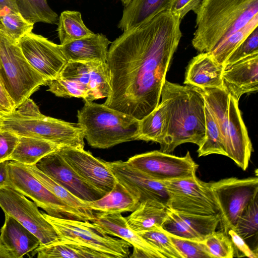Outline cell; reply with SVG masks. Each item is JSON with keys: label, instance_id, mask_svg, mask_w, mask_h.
Masks as SVG:
<instances>
[{"label": "cell", "instance_id": "83f0119b", "mask_svg": "<svg viewBox=\"0 0 258 258\" xmlns=\"http://www.w3.org/2000/svg\"><path fill=\"white\" fill-rule=\"evenodd\" d=\"M25 166L48 189L77 213L83 221L93 222L95 219V212L87 206L85 202L80 200L56 182L35 165Z\"/></svg>", "mask_w": 258, "mask_h": 258}, {"label": "cell", "instance_id": "277c9868", "mask_svg": "<svg viewBox=\"0 0 258 258\" xmlns=\"http://www.w3.org/2000/svg\"><path fill=\"white\" fill-rule=\"evenodd\" d=\"M0 115L1 130L10 131L18 136L46 140L59 147L84 149V131L80 123L43 114L30 98L11 113H0Z\"/></svg>", "mask_w": 258, "mask_h": 258}, {"label": "cell", "instance_id": "44dd1931", "mask_svg": "<svg viewBox=\"0 0 258 258\" xmlns=\"http://www.w3.org/2000/svg\"><path fill=\"white\" fill-rule=\"evenodd\" d=\"M94 226L102 233L117 237L128 242L134 249L146 253L149 258H164L154 248L129 227L121 213L95 212Z\"/></svg>", "mask_w": 258, "mask_h": 258}, {"label": "cell", "instance_id": "ffe728a7", "mask_svg": "<svg viewBox=\"0 0 258 258\" xmlns=\"http://www.w3.org/2000/svg\"><path fill=\"white\" fill-rule=\"evenodd\" d=\"M222 87L237 101L245 93L258 89V53L247 56L224 69Z\"/></svg>", "mask_w": 258, "mask_h": 258}, {"label": "cell", "instance_id": "484cf974", "mask_svg": "<svg viewBox=\"0 0 258 258\" xmlns=\"http://www.w3.org/2000/svg\"><path fill=\"white\" fill-rule=\"evenodd\" d=\"M94 212L111 214L133 212L140 202L119 182L117 181L109 192L102 198L91 202H85Z\"/></svg>", "mask_w": 258, "mask_h": 258}, {"label": "cell", "instance_id": "8992f818", "mask_svg": "<svg viewBox=\"0 0 258 258\" xmlns=\"http://www.w3.org/2000/svg\"><path fill=\"white\" fill-rule=\"evenodd\" d=\"M77 117L84 138L92 148L108 149L138 140L139 120L104 104L85 102Z\"/></svg>", "mask_w": 258, "mask_h": 258}, {"label": "cell", "instance_id": "2e32d148", "mask_svg": "<svg viewBox=\"0 0 258 258\" xmlns=\"http://www.w3.org/2000/svg\"><path fill=\"white\" fill-rule=\"evenodd\" d=\"M117 180L139 202L154 200L167 207L168 191L162 182L133 168L126 161L106 162Z\"/></svg>", "mask_w": 258, "mask_h": 258}, {"label": "cell", "instance_id": "52a82bcc", "mask_svg": "<svg viewBox=\"0 0 258 258\" xmlns=\"http://www.w3.org/2000/svg\"><path fill=\"white\" fill-rule=\"evenodd\" d=\"M0 78L15 109L48 82L29 64L17 43L6 34L1 24Z\"/></svg>", "mask_w": 258, "mask_h": 258}, {"label": "cell", "instance_id": "d6a6232c", "mask_svg": "<svg viewBox=\"0 0 258 258\" xmlns=\"http://www.w3.org/2000/svg\"><path fill=\"white\" fill-rule=\"evenodd\" d=\"M258 15L248 23L219 42L209 54L218 63L224 66L232 52L241 44L250 33L257 27Z\"/></svg>", "mask_w": 258, "mask_h": 258}, {"label": "cell", "instance_id": "8fae6325", "mask_svg": "<svg viewBox=\"0 0 258 258\" xmlns=\"http://www.w3.org/2000/svg\"><path fill=\"white\" fill-rule=\"evenodd\" d=\"M0 207L20 223L40 240L43 246L58 240L53 226L45 219L38 206L14 188H0Z\"/></svg>", "mask_w": 258, "mask_h": 258}, {"label": "cell", "instance_id": "ba28073f", "mask_svg": "<svg viewBox=\"0 0 258 258\" xmlns=\"http://www.w3.org/2000/svg\"><path fill=\"white\" fill-rule=\"evenodd\" d=\"M42 214L54 228L59 241L89 246L109 254L113 258L129 257L131 245L128 242L101 233L90 221L59 218L47 213Z\"/></svg>", "mask_w": 258, "mask_h": 258}, {"label": "cell", "instance_id": "ee69618b", "mask_svg": "<svg viewBox=\"0 0 258 258\" xmlns=\"http://www.w3.org/2000/svg\"><path fill=\"white\" fill-rule=\"evenodd\" d=\"M202 0H173L169 11L181 21L190 11L196 10Z\"/></svg>", "mask_w": 258, "mask_h": 258}, {"label": "cell", "instance_id": "7bdbcfd3", "mask_svg": "<svg viewBox=\"0 0 258 258\" xmlns=\"http://www.w3.org/2000/svg\"><path fill=\"white\" fill-rule=\"evenodd\" d=\"M19 140V136L7 130H0V162L10 160Z\"/></svg>", "mask_w": 258, "mask_h": 258}, {"label": "cell", "instance_id": "60d3db41", "mask_svg": "<svg viewBox=\"0 0 258 258\" xmlns=\"http://www.w3.org/2000/svg\"><path fill=\"white\" fill-rule=\"evenodd\" d=\"M168 235L182 258H212L202 241L190 240Z\"/></svg>", "mask_w": 258, "mask_h": 258}, {"label": "cell", "instance_id": "30bf717a", "mask_svg": "<svg viewBox=\"0 0 258 258\" xmlns=\"http://www.w3.org/2000/svg\"><path fill=\"white\" fill-rule=\"evenodd\" d=\"M169 195L167 207L200 215L219 214V208L209 182L191 177L162 181Z\"/></svg>", "mask_w": 258, "mask_h": 258}, {"label": "cell", "instance_id": "4dcf8cb0", "mask_svg": "<svg viewBox=\"0 0 258 258\" xmlns=\"http://www.w3.org/2000/svg\"><path fill=\"white\" fill-rule=\"evenodd\" d=\"M59 147L49 141L32 137L19 136V142L10 157L25 165H35L42 158L56 151Z\"/></svg>", "mask_w": 258, "mask_h": 258}, {"label": "cell", "instance_id": "5bb4252c", "mask_svg": "<svg viewBox=\"0 0 258 258\" xmlns=\"http://www.w3.org/2000/svg\"><path fill=\"white\" fill-rule=\"evenodd\" d=\"M17 44L29 64L48 81L57 78L68 62L60 44L41 35L29 33Z\"/></svg>", "mask_w": 258, "mask_h": 258}, {"label": "cell", "instance_id": "74e56055", "mask_svg": "<svg viewBox=\"0 0 258 258\" xmlns=\"http://www.w3.org/2000/svg\"><path fill=\"white\" fill-rule=\"evenodd\" d=\"M164 258H182L168 234L161 228L137 233Z\"/></svg>", "mask_w": 258, "mask_h": 258}, {"label": "cell", "instance_id": "f546056e", "mask_svg": "<svg viewBox=\"0 0 258 258\" xmlns=\"http://www.w3.org/2000/svg\"><path fill=\"white\" fill-rule=\"evenodd\" d=\"M38 258H113L107 253L84 245L56 241L38 246L33 251Z\"/></svg>", "mask_w": 258, "mask_h": 258}, {"label": "cell", "instance_id": "d4e9b609", "mask_svg": "<svg viewBox=\"0 0 258 258\" xmlns=\"http://www.w3.org/2000/svg\"><path fill=\"white\" fill-rule=\"evenodd\" d=\"M173 0H132L124 7L118 27L122 31L168 10Z\"/></svg>", "mask_w": 258, "mask_h": 258}, {"label": "cell", "instance_id": "f35d334b", "mask_svg": "<svg viewBox=\"0 0 258 258\" xmlns=\"http://www.w3.org/2000/svg\"><path fill=\"white\" fill-rule=\"evenodd\" d=\"M48 91L56 96L63 98H80L85 102L95 100L92 94L85 88L76 82L57 78L48 81Z\"/></svg>", "mask_w": 258, "mask_h": 258}, {"label": "cell", "instance_id": "ab89813d", "mask_svg": "<svg viewBox=\"0 0 258 258\" xmlns=\"http://www.w3.org/2000/svg\"><path fill=\"white\" fill-rule=\"evenodd\" d=\"M202 241L212 258L235 256L234 246L229 236L221 230L213 232Z\"/></svg>", "mask_w": 258, "mask_h": 258}, {"label": "cell", "instance_id": "e0dca14e", "mask_svg": "<svg viewBox=\"0 0 258 258\" xmlns=\"http://www.w3.org/2000/svg\"><path fill=\"white\" fill-rule=\"evenodd\" d=\"M35 166L56 182L84 202L93 201L105 195L84 181L56 151L44 156Z\"/></svg>", "mask_w": 258, "mask_h": 258}, {"label": "cell", "instance_id": "681fc988", "mask_svg": "<svg viewBox=\"0 0 258 258\" xmlns=\"http://www.w3.org/2000/svg\"><path fill=\"white\" fill-rule=\"evenodd\" d=\"M0 257L3 258H14L11 252L4 244L0 239Z\"/></svg>", "mask_w": 258, "mask_h": 258}, {"label": "cell", "instance_id": "4fadbf2b", "mask_svg": "<svg viewBox=\"0 0 258 258\" xmlns=\"http://www.w3.org/2000/svg\"><path fill=\"white\" fill-rule=\"evenodd\" d=\"M126 163L154 179L159 181L191 177L196 175L199 165L189 151L183 157L160 151H153L130 157Z\"/></svg>", "mask_w": 258, "mask_h": 258}, {"label": "cell", "instance_id": "603a6c76", "mask_svg": "<svg viewBox=\"0 0 258 258\" xmlns=\"http://www.w3.org/2000/svg\"><path fill=\"white\" fill-rule=\"evenodd\" d=\"M111 42L102 33L93 35L60 45L68 61H100L106 62Z\"/></svg>", "mask_w": 258, "mask_h": 258}, {"label": "cell", "instance_id": "3957f363", "mask_svg": "<svg viewBox=\"0 0 258 258\" xmlns=\"http://www.w3.org/2000/svg\"><path fill=\"white\" fill-rule=\"evenodd\" d=\"M194 12L196 30L192 45L200 52H209L258 15V0H202Z\"/></svg>", "mask_w": 258, "mask_h": 258}, {"label": "cell", "instance_id": "7a4b0ae2", "mask_svg": "<svg viewBox=\"0 0 258 258\" xmlns=\"http://www.w3.org/2000/svg\"><path fill=\"white\" fill-rule=\"evenodd\" d=\"M161 95L167 99V128L160 151L170 154L181 144L200 146L205 134V101L196 87L181 86L166 80Z\"/></svg>", "mask_w": 258, "mask_h": 258}, {"label": "cell", "instance_id": "d590c367", "mask_svg": "<svg viewBox=\"0 0 258 258\" xmlns=\"http://www.w3.org/2000/svg\"><path fill=\"white\" fill-rule=\"evenodd\" d=\"M257 230L258 196L245 208L234 230L246 242L250 239L257 240Z\"/></svg>", "mask_w": 258, "mask_h": 258}, {"label": "cell", "instance_id": "5b68a950", "mask_svg": "<svg viewBox=\"0 0 258 258\" xmlns=\"http://www.w3.org/2000/svg\"><path fill=\"white\" fill-rule=\"evenodd\" d=\"M198 89L220 130L226 156L243 170H246L252 147L238 102L223 89Z\"/></svg>", "mask_w": 258, "mask_h": 258}, {"label": "cell", "instance_id": "bcb514c9", "mask_svg": "<svg viewBox=\"0 0 258 258\" xmlns=\"http://www.w3.org/2000/svg\"><path fill=\"white\" fill-rule=\"evenodd\" d=\"M15 109L14 103L0 78V113L8 114Z\"/></svg>", "mask_w": 258, "mask_h": 258}, {"label": "cell", "instance_id": "7dc6e473", "mask_svg": "<svg viewBox=\"0 0 258 258\" xmlns=\"http://www.w3.org/2000/svg\"><path fill=\"white\" fill-rule=\"evenodd\" d=\"M9 161L7 160L0 162V188L10 186L8 172Z\"/></svg>", "mask_w": 258, "mask_h": 258}, {"label": "cell", "instance_id": "b9f144b4", "mask_svg": "<svg viewBox=\"0 0 258 258\" xmlns=\"http://www.w3.org/2000/svg\"><path fill=\"white\" fill-rule=\"evenodd\" d=\"M258 53V28L256 27L226 61L224 69L247 56Z\"/></svg>", "mask_w": 258, "mask_h": 258}, {"label": "cell", "instance_id": "f1b7e54d", "mask_svg": "<svg viewBox=\"0 0 258 258\" xmlns=\"http://www.w3.org/2000/svg\"><path fill=\"white\" fill-rule=\"evenodd\" d=\"M160 99L157 107L139 120L138 140L163 144L167 128V99L163 95Z\"/></svg>", "mask_w": 258, "mask_h": 258}, {"label": "cell", "instance_id": "8d00e7d4", "mask_svg": "<svg viewBox=\"0 0 258 258\" xmlns=\"http://www.w3.org/2000/svg\"><path fill=\"white\" fill-rule=\"evenodd\" d=\"M0 24L6 34L14 42L32 32L34 25L26 20L19 12L11 10L0 17Z\"/></svg>", "mask_w": 258, "mask_h": 258}, {"label": "cell", "instance_id": "f907efd6", "mask_svg": "<svg viewBox=\"0 0 258 258\" xmlns=\"http://www.w3.org/2000/svg\"><path fill=\"white\" fill-rule=\"evenodd\" d=\"M124 7L127 6L132 1V0H119Z\"/></svg>", "mask_w": 258, "mask_h": 258}, {"label": "cell", "instance_id": "ac0fdd59", "mask_svg": "<svg viewBox=\"0 0 258 258\" xmlns=\"http://www.w3.org/2000/svg\"><path fill=\"white\" fill-rule=\"evenodd\" d=\"M58 78L79 84L92 94L95 100L107 98L110 92L109 72L105 62L69 61Z\"/></svg>", "mask_w": 258, "mask_h": 258}, {"label": "cell", "instance_id": "d6986e66", "mask_svg": "<svg viewBox=\"0 0 258 258\" xmlns=\"http://www.w3.org/2000/svg\"><path fill=\"white\" fill-rule=\"evenodd\" d=\"M219 222V214H192L167 207V216L161 228L170 235L202 241L216 230Z\"/></svg>", "mask_w": 258, "mask_h": 258}, {"label": "cell", "instance_id": "1f68e13d", "mask_svg": "<svg viewBox=\"0 0 258 258\" xmlns=\"http://www.w3.org/2000/svg\"><path fill=\"white\" fill-rule=\"evenodd\" d=\"M57 31L60 45L93 35L85 25L80 12L64 11L58 17Z\"/></svg>", "mask_w": 258, "mask_h": 258}, {"label": "cell", "instance_id": "e575fe53", "mask_svg": "<svg viewBox=\"0 0 258 258\" xmlns=\"http://www.w3.org/2000/svg\"><path fill=\"white\" fill-rule=\"evenodd\" d=\"M205 134L202 144L197 150L198 157L211 154L226 156L222 136L213 116L205 103Z\"/></svg>", "mask_w": 258, "mask_h": 258}, {"label": "cell", "instance_id": "c3c4849f", "mask_svg": "<svg viewBox=\"0 0 258 258\" xmlns=\"http://www.w3.org/2000/svg\"><path fill=\"white\" fill-rule=\"evenodd\" d=\"M19 12L14 0H0V17L8 10Z\"/></svg>", "mask_w": 258, "mask_h": 258}, {"label": "cell", "instance_id": "6da1fadb", "mask_svg": "<svg viewBox=\"0 0 258 258\" xmlns=\"http://www.w3.org/2000/svg\"><path fill=\"white\" fill-rule=\"evenodd\" d=\"M180 22L166 10L111 43L106 61L111 89L105 105L139 120L157 107L182 36Z\"/></svg>", "mask_w": 258, "mask_h": 258}, {"label": "cell", "instance_id": "836d02e7", "mask_svg": "<svg viewBox=\"0 0 258 258\" xmlns=\"http://www.w3.org/2000/svg\"><path fill=\"white\" fill-rule=\"evenodd\" d=\"M19 12L33 24L42 22L57 24L58 17L49 6L46 0H14Z\"/></svg>", "mask_w": 258, "mask_h": 258}, {"label": "cell", "instance_id": "7c38bea8", "mask_svg": "<svg viewBox=\"0 0 258 258\" xmlns=\"http://www.w3.org/2000/svg\"><path fill=\"white\" fill-rule=\"evenodd\" d=\"M11 161L8 164L10 186L31 199L49 215L83 221L77 213L36 179L24 165Z\"/></svg>", "mask_w": 258, "mask_h": 258}, {"label": "cell", "instance_id": "816d5d0a", "mask_svg": "<svg viewBox=\"0 0 258 258\" xmlns=\"http://www.w3.org/2000/svg\"><path fill=\"white\" fill-rule=\"evenodd\" d=\"M1 127H2V122H1V115H0V130H1Z\"/></svg>", "mask_w": 258, "mask_h": 258}, {"label": "cell", "instance_id": "7402d4cb", "mask_svg": "<svg viewBox=\"0 0 258 258\" xmlns=\"http://www.w3.org/2000/svg\"><path fill=\"white\" fill-rule=\"evenodd\" d=\"M223 65L217 62L207 52H201L190 61L184 84L199 89L222 87Z\"/></svg>", "mask_w": 258, "mask_h": 258}, {"label": "cell", "instance_id": "9a60e30c", "mask_svg": "<svg viewBox=\"0 0 258 258\" xmlns=\"http://www.w3.org/2000/svg\"><path fill=\"white\" fill-rule=\"evenodd\" d=\"M57 152L73 170L88 184L106 194L114 187L117 179L104 161L84 149L62 146Z\"/></svg>", "mask_w": 258, "mask_h": 258}, {"label": "cell", "instance_id": "f6af8a7d", "mask_svg": "<svg viewBox=\"0 0 258 258\" xmlns=\"http://www.w3.org/2000/svg\"><path fill=\"white\" fill-rule=\"evenodd\" d=\"M235 250L236 256H246L250 258H257V254L255 253L248 246L245 240L242 239L234 230L231 229L228 231Z\"/></svg>", "mask_w": 258, "mask_h": 258}, {"label": "cell", "instance_id": "9c48e42d", "mask_svg": "<svg viewBox=\"0 0 258 258\" xmlns=\"http://www.w3.org/2000/svg\"><path fill=\"white\" fill-rule=\"evenodd\" d=\"M219 208L220 230H234L243 211L258 196L257 176L229 177L209 182Z\"/></svg>", "mask_w": 258, "mask_h": 258}, {"label": "cell", "instance_id": "4316f807", "mask_svg": "<svg viewBox=\"0 0 258 258\" xmlns=\"http://www.w3.org/2000/svg\"><path fill=\"white\" fill-rule=\"evenodd\" d=\"M167 207L160 202L144 201L126 217L127 223L136 233L160 228L167 216Z\"/></svg>", "mask_w": 258, "mask_h": 258}, {"label": "cell", "instance_id": "cb8c5ba5", "mask_svg": "<svg viewBox=\"0 0 258 258\" xmlns=\"http://www.w3.org/2000/svg\"><path fill=\"white\" fill-rule=\"evenodd\" d=\"M0 239L14 258L22 257L40 244L39 239L33 233L7 214H5V223L1 229Z\"/></svg>", "mask_w": 258, "mask_h": 258}]
</instances>
